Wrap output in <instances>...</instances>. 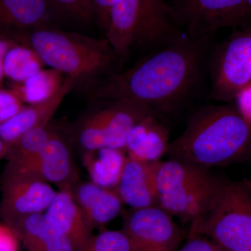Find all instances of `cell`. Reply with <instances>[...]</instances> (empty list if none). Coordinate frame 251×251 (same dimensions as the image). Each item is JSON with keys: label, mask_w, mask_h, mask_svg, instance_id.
<instances>
[{"label": "cell", "mask_w": 251, "mask_h": 251, "mask_svg": "<svg viewBox=\"0 0 251 251\" xmlns=\"http://www.w3.org/2000/svg\"><path fill=\"white\" fill-rule=\"evenodd\" d=\"M214 38L194 39L184 34L143 56L135 65L88 82L92 100L131 99L163 119L174 118L208 91V61Z\"/></svg>", "instance_id": "obj_1"}, {"label": "cell", "mask_w": 251, "mask_h": 251, "mask_svg": "<svg viewBox=\"0 0 251 251\" xmlns=\"http://www.w3.org/2000/svg\"><path fill=\"white\" fill-rule=\"evenodd\" d=\"M166 154L207 170L235 164L251 167V123L234 102L200 107L188 119L184 131L170 142Z\"/></svg>", "instance_id": "obj_2"}, {"label": "cell", "mask_w": 251, "mask_h": 251, "mask_svg": "<svg viewBox=\"0 0 251 251\" xmlns=\"http://www.w3.org/2000/svg\"><path fill=\"white\" fill-rule=\"evenodd\" d=\"M35 51L41 60L77 82L96 80L118 63L106 39L44 27L5 34Z\"/></svg>", "instance_id": "obj_3"}, {"label": "cell", "mask_w": 251, "mask_h": 251, "mask_svg": "<svg viewBox=\"0 0 251 251\" xmlns=\"http://www.w3.org/2000/svg\"><path fill=\"white\" fill-rule=\"evenodd\" d=\"M210 238L228 251H251V181L218 176L189 235Z\"/></svg>", "instance_id": "obj_4"}, {"label": "cell", "mask_w": 251, "mask_h": 251, "mask_svg": "<svg viewBox=\"0 0 251 251\" xmlns=\"http://www.w3.org/2000/svg\"><path fill=\"white\" fill-rule=\"evenodd\" d=\"M218 176L209 170L170 158L157 163L159 206L181 222L191 223L202 212Z\"/></svg>", "instance_id": "obj_5"}, {"label": "cell", "mask_w": 251, "mask_h": 251, "mask_svg": "<svg viewBox=\"0 0 251 251\" xmlns=\"http://www.w3.org/2000/svg\"><path fill=\"white\" fill-rule=\"evenodd\" d=\"M95 103V108L77 122L74 130L75 141L83 151L102 148L125 150L130 130L144 119L158 115L145 104L131 99Z\"/></svg>", "instance_id": "obj_6"}, {"label": "cell", "mask_w": 251, "mask_h": 251, "mask_svg": "<svg viewBox=\"0 0 251 251\" xmlns=\"http://www.w3.org/2000/svg\"><path fill=\"white\" fill-rule=\"evenodd\" d=\"M251 82V27L236 29L211 48L208 61L210 100L229 103Z\"/></svg>", "instance_id": "obj_7"}, {"label": "cell", "mask_w": 251, "mask_h": 251, "mask_svg": "<svg viewBox=\"0 0 251 251\" xmlns=\"http://www.w3.org/2000/svg\"><path fill=\"white\" fill-rule=\"evenodd\" d=\"M168 4L181 30L194 39L214 38L225 28L247 27L251 17L247 0H171Z\"/></svg>", "instance_id": "obj_8"}, {"label": "cell", "mask_w": 251, "mask_h": 251, "mask_svg": "<svg viewBox=\"0 0 251 251\" xmlns=\"http://www.w3.org/2000/svg\"><path fill=\"white\" fill-rule=\"evenodd\" d=\"M3 176H27L54 184L59 189L71 188L78 174L67 141L56 130L39 152L24 159L8 162Z\"/></svg>", "instance_id": "obj_9"}, {"label": "cell", "mask_w": 251, "mask_h": 251, "mask_svg": "<svg viewBox=\"0 0 251 251\" xmlns=\"http://www.w3.org/2000/svg\"><path fill=\"white\" fill-rule=\"evenodd\" d=\"M122 231L134 251H176L182 240L173 216L159 206L130 208L124 215Z\"/></svg>", "instance_id": "obj_10"}, {"label": "cell", "mask_w": 251, "mask_h": 251, "mask_svg": "<svg viewBox=\"0 0 251 251\" xmlns=\"http://www.w3.org/2000/svg\"><path fill=\"white\" fill-rule=\"evenodd\" d=\"M57 191L45 181L27 176H3L0 216L12 224L26 216L43 214Z\"/></svg>", "instance_id": "obj_11"}, {"label": "cell", "mask_w": 251, "mask_h": 251, "mask_svg": "<svg viewBox=\"0 0 251 251\" xmlns=\"http://www.w3.org/2000/svg\"><path fill=\"white\" fill-rule=\"evenodd\" d=\"M77 81L66 76L62 85L47 100L25 106L16 115L0 125V138L11 146L27 131L37 127L49 125L59 105Z\"/></svg>", "instance_id": "obj_12"}, {"label": "cell", "mask_w": 251, "mask_h": 251, "mask_svg": "<svg viewBox=\"0 0 251 251\" xmlns=\"http://www.w3.org/2000/svg\"><path fill=\"white\" fill-rule=\"evenodd\" d=\"M158 162L149 163L127 157L115 188L124 204L133 209L159 206L156 186Z\"/></svg>", "instance_id": "obj_13"}, {"label": "cell", "mask_w": 251, "mask_h": 251, "mask_svg": "<svg viewBox=\"0 0 251 251\" xmlns=\"http://www.w3.org/2000/svg\"><path fill=\"white\" fill-rule=\"evenodd\" d=\"M70 189L92 230L103 227L121 213L124 203L115 188L77 181Z\"/></svg>", "instance_id": "obj_14"}, {"label": "cell", "mask_w": 251, "mask_h": 251, "mask_svg": "<svg viewBox=\"0 0 251 251\" xmlns=\"http://www.w3.org/2000/svg\"><path fill=\"white\" fill-rule=\"evenodd\" d=\"M166 122L163 117L151 115L137 124L126 140L127 157L149 163L161 161L171 142Z\"/></svg>", "instance_id": "obj_15"}, {"label": "cell", "mask_w": 251, "mask_h": 251, "mask_svg": "<svg viewBox=\"0 0 251 251\" xmlns=\"http://www.w3.org/2000/svg\"><path fill=\"white\" fill-rule=\"evenodd\" d=\"M44 214L49 222L71 241L76 251L93 235L70 188L57 191Z\"/></svg>", "instance_id": "obj_16"}, {"label": "cell", "mask_w": 251, "mask_h": 251, "mask_svg": "<svg viewBox=\"0 0 251 251\" xmlns=\"http://www.w3.org/2000/svg\"><path fill=\"white\" fill-rule=\"evenodd\" d=\"M27 251H76L44 213L26 216L9 225Z\"/></svg>", "instance_id": "obj_17"}, {"label": "cell", "mask_w": 251, "mask_h": 251, "mask_svg": "<svg viewBox=\"0 0 251 251\" xmlns=\"http://www.w3.org/2000/svg\"><path fill=\"white\" fill-rule=\"evenodd\" d=\"M51 11L49 0H0V34L48 27Z\"/></svg>", "instance_id": "obj_18"}, {"label": "cell", "mask_w": 251, "mask_h": 251, "mask_svg": "<svg viewBox=\"0 0 251 251\" xmlns=\"http://www.w3.org/2000/svg\"><path fill=\"white\" fill-rule=\"evenodd\" d=\"M125 152L110 148L83 151L82 163L90 181L103 187L116 188L126 161Z\"/></svg>", "instance_id": "obj_19"}, {"label": "cell", "mask_w": 251, "mask_h": 251, "mask_svg": "<svg viewBox=\"0 0 251 251\" xmlns=\"http://www.w3.org/2000/svg\"><path fill=\"white\" fill-rule=\"evenodd\" d=\"M63 74L53 69H42L21 82H15L11 91L23 103L34 104L47 100L62 85Z\"/></svg>", "instance_id": "obj_20"}, {"label": "cell", "mask_w": 251, "mask_h": 251, "mask_svg": "<svg viewBox=\"0 0 251 251\" xmlns=\"http://www.w3.org/2000/svg\"><path fill=\"white\" fill-rule=\"evenodd\" d=\"M44 65L35 51L17 44L9 49L5 57V76L15 82H23L44 69Z\"/></svg>", "instance_id": "obj_21"}, {"label": "cell", "mask_w": 251, "mask_h": 251, "mask_svg": "<svg viewBox=\"0 0 251 251\" xmlns=\"http://www.w3.org/2000/svg\"><path fill=\"white\" fill-rule=\"evenodd\" d=\"M55 131L49 125L29 130L10 146L6 159L8 162L20 161L36 154L45 147Z\"/></svg>", "instance_id": "obj_22"}, {"label": "cell", "mask_w": 251, "mask_h": 251, "mask_svg": "<svg viewBox=\"0 0 251 251\" xmlns=\"http://www.w3.org/2000/svg\"><path fill=\"white\" fill-rule=\"evenodd\" d=\"M77 251H134L122 230H104L92 235Z\"/></svg>", "instance_id": "obj_23"}, {"label": "cell", "mask_w": 251, "mask_h": 251, "mask_svg": "<svg viewBox=\"0 0 251 251\" xmlns=\"http://www.w3.org/2000/svg\"><path fill=\"white\" fill-rule=\"evenodd\" d=\"M51 10L65 16L89 22L94 18L90 0H49Z\"/></svg>", "instance_id": "obj_24"}, {"label": "cell", "mask_w": 251, "mask_h": 251, "mask_svg": "<svg viewBox=\"0 0 251 251\" xmlns=\"http://www.w3.org/2000/svg\"><path fill=\"white\" fill-rule=\"evenodd\" d=\"M25 106L12 91L0 88V125L14 117Z\"/></svg>", "instance_id": "obj_25"}, {"label": "cell", "mask_w": 251, "mask_h": 251, "mask_svg": "<svg viewBox=\"0 0 251 251\" xmlns=\"http://www.w3.org/2000/svg\"><path fill=\"white\" fill-rule=\"evenodd\" d=\"M178 251H228L205 236L188 235L187 242Z\"/></svg>", "instance_id": "obj_26"}, {"label": "cell", "mask_w": 251, "mask_h": 251, "mask_svg": "<svg viewBox=\"0 0 251 251\" xmlns=\"http://www.w3.org/2000/svg\"><path fill=\"white\" fill-rule=\"evenodd\" d=\"M117 0H90L94 18L105 31L108 24V15L112 5Z\"/></svg>", "instance_id": "obj_27"}, {"label": "cell", "mask_w": 251, "mask_h": 251, "mask_svg": "<svg viewBox=\"0 0 251 251\" xmlns=\"http://www.w3.org/2000/svg\"><path fill=\"white\" fill-rule=\"evenodd\" d=\"M20 239L9 225L0 224V251H19Z\"/></svg>", "instance_id": "obj_28"}, {"label": "cell", "mask_w": 251, "mask_h": 251, "mask_svg": "<svg viewBox=\"0 0 251 251\" xmlns=\"http://www.w3.org/2000/svg\"><path fill=\"white\" fill-rule=\"evenodd\" d=\"M234 102L243 116L251 123V82L239 92Z\"/></svg>", "instance_id": "obj_29"}, {"label": "cell", "mask_w": 251, "mask_h": 251, "mask_svg": "<svg viewBox=\"0 0 251 251\" xmlns=\"http://www.w3.org/2000/svg\"><path fill=\"white\" fill-rule=\"evenodd\" d=\"M16 42L9 36L0 34V88H1L3 80L5 77L4 63L5 57L10 49L16 45Z\"/></svg>", "instance_id": "obj_30"}, {"label": "cell", "mask_w": 251, "mask_h": 251, "mask_svg": "<svg viewBox=\"0 0 251 251\" xmlns=\"http://www.w3.org/2000/svg\"><path fill=\"white\" fill-rule=\"evenodd\" d=\"M10 146L0 138V160L6 158L9 153Z\"/></svg>", "instance_id": "obj_31"}, {"label": "cell", "mask_w": 251, "mask_h": 251, "mask_svg": "<svg viewBox=\"0 0 251 251\" xmlns=\"http://www.w3.org/2000/svg\"><path fill=\"white\" fill-rule=\"evenodd\" d=\"M248 3H249V5L251 6V0H247Z\"/></svg>", "instance_id": "obj_32"}]
</instances>
